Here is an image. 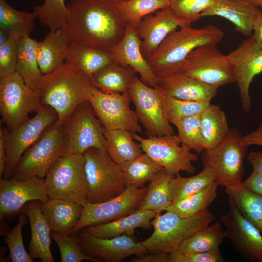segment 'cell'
Returning <instances> with one entry per match:
<instances>
[{"label": "cell", "mask_w": 262, "mask_h": 262, "mask_svg": "<svg viewBox=\"0 0 262 262\" xmlns=\"http://www.w3.org/2000/svg\"><path fill=\"white\" fill-rule=\"evenodd\" d=\"M242 183L248 190L262 196V175L253 171Z\"/></svg>", "instance_id": "cell-50"}, {"label": "cell", "mask_w": 262, "mask_h": 262, "mask_svg": "<svg viewBox=\"0 0 262 262\" xmlns=\"http://www.w3.org/2000/svg\"><path fill=\"white\" fill-rule=\"evenodd\" d=\"M141 40L136 28L127 23L121 41L109 50L112 61L132 67L140 76V80L148 86L157 88L159 78L152 71L141 50Z\"/></svg>", "instance_id": "cell-21"}, {"label": "cell", "mask_w": 262, "mask_h": 262, "mask_svg": "<svg viewBox=\"0 0 262 262\" xmlns=\"http://www.w3.org/2000/svg\"><path fill=\"white\" fill-rule=\"evenodd\" d=\"M27 215L21 213L18 217V223L5 234L4 242L9 251V257L12 262H33V259L24 246L22 229L27 221Z\"/></svg>", "instance_id": "cell-46"}, {"label": "cell", "mask_w": 262, "mask_h": 262, "mask_svg": "<svg viewBox=\"0 0 262 262\" xmlns=\"http://www.w3.org/2000/svg\"><path fill=\"white\" fill-rule=\"evenodd\" d=\"M227 237L220 221L209 225L186 239L178 251L182 253L205 252L219 249Z\"/></svg>", "instance_id": "cell-38"}, {"label": "cell", "mask_w": 262, "mask_h": 262, "mask_svg": "<svg viewBox=\"0 0 262 262\" xmlns=\"http://www.w3.org/2000/svg\"><path fill=\"white\" fill-rule=\"evenodd\" d=\"M17 55V41L10 38L0 45V78L16 72Z\"/></svg>", "instance_id": "cell-48"}, {"label": "cell", "mask_w": 262, "mask_h": 262, "mask_svg": "<svg viewBox=\"0 0 262 262\" xmlns=\"http://www.w3.org/2000/svg\"><path fill=\"white\" fill-rule=\"evenodd\" d=\"M103 134L107 143V151L118 165L131 160L144 152L140 144L128 130L104 128Z\"/></svg>", "instance_id": "cell-32"}, {"label": "cell", "mask_w": 262, "mask_h": 262, "mask_svg": "<svg viewBox=\"0 0 262 262\" xmlns=\"http://www.w3.org/2000/svg\"><path fill=\"white\" fill-rule=\"evenodd\" d=\"M49 198L44 178L33 177L21 180L0 178L1 220L20 212L29 201L45 203Z\"/></svg>", "instance_id": "cell-20"}, {"label": "cell", "mask_w": 262, "mask_h": 262, "mask_svg": "<svg viewBox=\"0 0 262 262\" xmlns=\"http://www.w3.org/2000/svg\"><path fill=\"white\" fill-rule=\"evenodd\" d=\"M40 203L51 232L73 234V228L81 216L83 205L58 198H49L45 203Z\"/></svg>", "instance_id": "cell-26"}, {"label": "cell", "mask_w": 262, "mask_h": 262, "mask_svg": "<svg viewBox=\"0 0 262 262\" xmlns=\"http://www.w3.org/2000/svg\"><path fill=\"white\" fill-rule=\"evenodd\" d=\"M6 162V146L3 127L0 128V177L2 176Z\"/></svg>", "instance_id": "cell-53"}, {"label": "cell", "mask_w": 262, "mask_h": 262, "mask_svg": "<svg viewBox=\"0 0 262 262\" xmlns=\"http://www.w3.org/2000/svg\"><path fill=\"white\" fill-rule=\"evenodd\" d=\"M216 181L213 170L204 166L198 174L190 177H183L180 174L170 181L169 189L172 201L183 199L203 189Z\"/></svg>", "instance_id": "cell-39"}, {"label": "cell", "mask_w": 262, "mask_h": 262, "mask_svg": "<svg viewBox=\"0 0 262 262\" xmlns=\"http://www.w3.org/2000/svg\"><path fill=\"white\" fill-rule=\"evenodd\" d=\"M253 33L257 44L262 49V12L255 22Z\"/></svg>", "instance_id": "cell-55"}, {"label": "cell", "mask_w": 262, "mask_h": 262, "mask_svg": "<svg viewBox=\"0 0 262 262\" xmlns=\"http://www.w3.org/2000/svg\"><path fill=\"white\" fill-rule=\"evenodd\" d=\"M175 72L183 73L217 88L235 82L227 55L222 53L215 44L205 45L194 49L177 66Z\"/></svg>", "instance_id": "cell-9"}, {"label": "cell", "mask_w": 262, "mask_h": 262, "mask_svg": "<svg viewBox=\"0 0 262 262\" xmlns=\"http://www.w3.org/2000/svg\"><path fill=\"white\" fill-rule=\"evenodd\" d=\"M135 112L148 137L174 134L168 121L164 94L136 77L129 92Z\"/></svg>", "instance_id": "cell-11"}, {"label": "cell", "mask_w": 262, "mask_h": 262, "mask_svg": "<svg viewBox=\"0 0 262 262\" xmlns=\"http://www.w3.org/2000/svg\"><path fill=\"white\" fill-rule=\"evenodd\" d=\"M214 220L208 209L189 217L168 211L163 214L157 213L151 221L152 234L142 243L148 252L171 254L178 251L186 239Z\"/></svg>", "instance_id": "cell-4"}, {"label": "cell", "mask_w": 262, "mask_h": 262, "mask_svg": "<svg viewBox=\"0 0 262 262\" xmlns=\"http://www.w3.org/2000/svg\"><path fill=\"white\" fill-rule=\"evenodd\" d=\"M251 4L262 8V0H245Z\"/></svg>", "instance_id": "cell-57"}, {"label": "cell", "mask_w": 262, "mask_h": 262, "mask_svg": "<svg viewBox=\"0 0 262 262\" xmlns=\"http://www.w3.org/2000/svg\"><path fill=\"white\" fill-rule=\"evenodd\" d=\"M117 4L126 24L136 28L145 16L169 8L170 2L169 0H129Z\"/></svg>", "instance_id": "cell-41"}, {"label": "cell", "mask_w": 262, "mask_h": 262, "mask_svg": "<svg viewBox=\"0 0 262 262\" xmlns=\"http://www.w3.org/2000/svg\"><path fill=\"white\" fill-rule=\"evenodd\" d=\"M167 116L173 125L186 117L201 114L211 102L193 101L177 98L164 94Z\"/></svg>", "instance_id": "cell-44"}, {"label": "cell", "mask_w": 262, "mask_h": 262, "mask_svg": "<svg viewBox=\"0 0 262 262\" xmlns=\"http://www.w3.org/2000/svg\"><path fill=\"white\" fill-rule=\"evenodd\" d=\"M157 88L164 94L177 98L204 102H211L218 89L181 72L159 78Z\"/></svg>", "instance_id": "cell-24"}, {"label": "cell", "mask_w": 262, "mask_h": 262, "mask_svg": "<svg viewBox=\"0 0 262 262\" xmlns=\"http://www.w3.org/2000/svg\"><path fill=\"white\" fill-rule=\"evenodd\" d=\"M216 0H169V8L187 26L198 21L201 14Z\"/></svg>", "instance_id": "cell-45"}, {"label": "cell", "mask_w": 262, "mask_h": 262, "mask_svg": "<svg viewBox=\"0 0 262 262\" xmlns=\"http://www.w3.org/2000/svg\"><path fill=\"white\" fill-rule=\"evenodd\" d=\"M246 147L241 132L235 128L229 129L216 146L202 152L201 161L204 166L213 170L219 185L233 186L242 181Z\"/></svg>", "instance_id": "cell-8"}, {"label": "cell", "mask_w": 262, "mask_h": 262, "mask_svg": "<svg viewBox=\"0 0 262 262\" xmlns=\"http://www.w3.org/2000/svg\"><path fill=\"white\" fill-rule=\"evenodd\" d=\"M224 35L223 32L213 25L201 28H180L166 36L147 61L158 77H164L173 73L194 49L205 45H217Z\"/></svg>", "instance_id": "cell-3"}, {"label": "cell", "mask_w": 262, "mask_h": 262, "mask_svg": "<svg viewBox=\"0 0 262 262\" xmlns=\"http://www.w3.org/2000/svg\"><path fill=\"white\" fill-rule=\"evenodd\" d=\"M98 88L92 78L72 64L65 62L44 74L37 91L42 106L53 108L57 122L64 125L75 108L88 100Z\"/></svg>", "instance_id": "cell-2"}, {"label": "cell", "mask_w": 262, "mask_h": 262, "mask_svg": "<svg viewBox=\"0 0 262 262\" xmlns=\"http://www.w3.org/2000/svg\"><path fill=\"white\" fill-rule=\"evenodd\" d=\"M186 26H188L169 8L145 16L136 28L139 37L142 39L141 50L144 58L147 60L170 33Z\"/></svg>", "instance_id": "cell-22"}, {"label": "cell", "mask_w": 262, "mask_h": 262, "mask_svg": "<svg viewBox=\"0 0 262 262\" xmlns=\"http://www.w3.org/2000/svg\"><path fill=\"white\" fill-rule=\"evenodd\" d=\"M38 42L30 36L17 40V55L16 72L32 89L37 92L43 74L38 63Z\"/></svg>", "instance_id": "cell-29"}, {"label": "cell", "mask_w": 262, "mask_h": 262, "mask_svg": "<svg viewBox=\"0 0 262 262\" xmlns=\"http://www.w3.org/2000/svg\"><path fill=\"white\" fill-rule=\"evenodd\" d=\"M175 175L163 168L149 181L146 195L137 210L161 213L171 203L169 184Z\"/></svg>", "instance_id": "cell-33"}, {"label": "cell", "mask_w": 262, "mask_h": 262, "mask_svg": "<svg viewBox=\"0 0 262 262\" xmlns=\"http://www.w3.org/2000/svg\"><path fill=\"white\" fill-rule=\"evenodd\" d=\"M88 101L104 128L142 132L136 113L130 107L131 100L129 93L105 92L98 88Z\"/></svg>", "instance_id": "cell-16"}, {"label": "cell", "mask_w": 262, "mask_h": 262, "mask_svg": "<svg viewBox=\"0 0 262 262\" xmlns=\"http://www.w3.org/2000/svg\"><path fill=\"white\" fill-rule=\"evenodd\" d=\"M49 198L84 205L87 186L82 154L65 153L51 165L44 178Z\"/></svg>", "instance_id": "cell-7"}, {"label": "cell", "mask_w": 262, "mask_h": 262, "mask_svg": "<svg viewBox=\"0 0 262 262\" xmlns=\"http://www.w3.org/2000/svg\"><path fill=\"white\" fill-rule=\"evenodd\" d=\"M68 49V43L63 29L49 31L38 44V63L42 73H50L63 65Z\"/></svg>", "instance_id": "cell-28"}, {"label": "cell", "mask_w": 262, "mask_h": 262, "mask_svg": "<svg viewBox=\"0 0 262 262\" xmlns=\"http://www.w3.org/2000/svg\"><path fill=\"white\" fill-rule=\"evenodd\" d=\"M131 132L143 151L168 172L175 176L180 171L195 172L196 168L192 162L196 161L198 156L183 146L177 135L143 138L137 133Z\"/></svg>", "instance_id": "cell-15"}, {"label": "cell", "mask_w": 262, "mask_h": 262, "mask_svg": "<svg viewBox=\"0 0 262 262\" xmlns=\"http://www.w3.org/2000/svg\"><path fill=\"white\" fill-rule=\"evenodd\" d=\"M65 0H44L40 5L33 6V12L40 23L47 26L50 31L63 29L68 16Z\"/></svg>", "instance_id": "cell-42"}, {"label": "cell", "mask_w": 262, "mask_h": 262, "mask_svg": "<svg viewBox=\"0 0 262 262\" xmlns=\"http://www.w3.org/2000/svg\"><path fill=\"white\" fill-rule=\"evenodd\" d=\"M111 62L108 50L69 45L65 61L77 66L92 78L95 73Z\"/></svg>", "instance_id": "cell-36"}, {"label": "cell", "mask_w": 262, "mask_h": 262, "mask_svg": "<svg viewBox=\"0 0 262 262\" xmlns=\"http://www.w3.org/2000/svg\"><path fill=\"white\" fill-rule=\"evenodd\" d=\"M63 30L72 47L109 50L123 37L127 24L112 0H71Z\"/></svg>", "instance_id": "cell-1"}, {"label": "cell", "mask_w": 262, "mask_h": 262, "mask_svg": "<svg viewBox=\"0 0 262 262\" xmlns=\"http://www.w3.org/2000/svg\"><path fill=\"white\" fill-rule=\"evenodd\" d=\"M219 186L215 181L201 191L183 199L172 201L166 211L173 212L181 217H189L206 210L216 199Z\"/></svg>", "instance_id": "cell-40"}, {"label": "cell", "mask_w": 262, "mask_h": 262, "mask_svg": "<svg viewBox=\"0 0 262 262\" xmlns=\"http://www.w3.org/2000/svg\"><path fill=\"white\" fill-rule=\"evenodd\" d=\"M136 73L129 66L111 62L95 73L92 80L102 91L123 94L129 93Z\"/></svg>", "instance_id": "cell-30"}, {"label": "cell", "mask_w": 262, "mask_h": 262, "mask_svg": "<svg viewBox=\"0 0 262 262\" xmlns=\"http://www.w3.org/2000/svg\"><path fill=\"white\" fill-rule=\"evenodd\" d=\"M262 10L245 0H216L201 17L219 16L231 22L243 35H252L255 22Z\"/></svg>", "instance_id": "cell-23"}, {"label": "cell", "mask_w": 262, "mask_h": 262, "mask_svg": "<svg viewBox=\"0 0 262 262\" xmlns=\"http://www.w3.org/2000/svg\"><path fill=\"white\" fill-rule=\"evenodd\" d=\"M147 188L128 186L121 194L107 201L83 206L81 216L73 228L74 234L86 227L114 221L135 212L143 200Z\"/></svg>", "instance_id": "cell-14"}, {"label": "cell", "mask_w": 262, "mask_h": 262, "mask_svg": "<svg viewBox=\"0 0 262 262\" xmlns=\"http://www.w3.org/2000/svg\"><path fill=\"white\" fill-rule=\"evenodd\" d=\"M169 254L164 253L150 252V254L147 253L136 256L131 259L132 262H168V257Z\"/></svg>", "instance_id": "cell-51"}, {"label": "cell", "mask_w": 262, "mask_h": 262, "mask_svg": "<svg viewBox=\"0 0 262 262\" xmlns=\"http://www.w3.org/2000/svg\"><path fill=\"white\" fill-rule=\"evenodd\" d=\"M181 145L199 154L205 147L200 128V114L183 119L174 125Z\"/></svg>", "instance_id": "cell-43"}, {"label": "cell", "mask_w": 262, "mask_h": 262, "mask_svg": "<svg viewBox=\"0 0 262 262\" xmlns=\"http://www.w3.org/2000/svg\"><path fill=\"white\" fill-rule=\"evenodd\" d=\"M67 146L64 125L57 120L24 152L9 179H44L53 163L66 152Z\"/></svg>", "instance_id": "cell-5"}, {"label": "cell", "mask_w": 262, "mask_h": 262, "mask_svg": "<svg viewBox=\"0 0 262 262\" xmlns=\"http://www.w3.org/2000/svg\"><path fill=\"white\" fill-rule=\"evenodd\" d=\"M36 18L33 12L17 10L6 0H0V29L7 32L17 41L30 36Z\"/></svg>", "instance_id": "cell-35"}, {"label": "cell", "mask_w": 262, "mask_h": 262, "mask_svg": "<svg viewBox=\"0 0 262 262\" xmlns=\"http://www.w3.org/2000/svg\"><path fill=\"white\" fill-rule=\"evenodd\" d=\"M78 231L76 236L83 253L91 257H99L106 262H119L131 255L140 256L148 252L142 242L135 241L127 234L102 238L82 230Z\"/></svg>", "instance_id": "cell-19"}, {"label": "cell", "mask_w": 262, "mask_h": 262, "mask_svg": "<svg viewBox=\"0 0 262 262\" xmlns=\"http://www.w3.org/2000/svg\"><path fill=\"white\" fill-rule=\"evenodd\" d=\"M32 118L16 129L4 128L6 146V162L2 178L9 179L24 152L41 135L45 130L58 119L55 111L43 105Z\"/></svg>", "instance_id": "cell-12"}, {"label": "cell", "mask_w": 262, "mask_h": 262, "mask_svg": "<svg viewBox=\"0 0 262 262\" xmlns=\"http://www.w3.org/2000/svg\"><path fill=\"white\" fill-rule=\"evenodd\" d=\"M119 165L127 185L138 188H142L164 168L145 152Z\"/></svg>", "instance_id": "cell-37"}, {"label": "cell", "mask_w": 262, "mask_h": 262, "mask_svg": "<svg viewBox=\"0 0 262 262\" xmlns=\"http://www.w3.org/2000/svg\"><path fill=\"white\" fill-rule=\"evenodd\" d=\"M243 140L247 147L252 145L262 147V124L256 130L243 136Z\"/></svg>", "instance_id": "cell-52"}, {"label": "cell", "mask_w": 262, "mask_h": 262, "mask_svg": "<svg viewBox=\"0 0 262 262\" xmlns=\"http://www.w3.org/2000/svg\"><path fill=\"white\" fill-rule=\"evenodd\" d=\"M229 210L220 217L226 228L227 237L237 252L250 262H262V235L260 231L245 218L231 200L228 199Z\"/></svg>", "instance_id": "cell-18"}, {"label": "cell", "mask_w": 262, "mask_h": 262, "mask_svg": "<svg viewBox=\"0 0 262 262\" xmlns=\"http://www.w3.org/2000/svg\"><path fill=\"white\" fill-rule=\"evenodd\" d=\"M37 92L30 87L16 72L0 78V113L8 130L27 120L30 113L42 107Z\"/></svg>", "instance_id": "cell-10"}, {"label": "cell", "mask_w": 262, "mask_h": 262, "mask_svg": "<svg viewBox=\"0 0 262 262\" xmlns=\"http://www.w3.org/2000/svg\"><path fill=\"white\" fill-rule=\"evenodd\" d=\"M227 56L238 86L242 109L249 113L252 108L249 87L254 78L262 73V49L252 35Z\"/></svg>", "instance_id": "cell-17"}, {"label": "cell", "mask_w": 262, "mask_h": 262, "mask_svg": "<svg viewBox=\"0 0 262 262\" xmlns=\"http://www.w3.org/2000/svg\"><path fill=\"white\" fill-rule=\"evenodd\" d=\"M82 155L87 186L86 202H104L125 191L128 186L119 165L107 150L91 147Z\"/></svg>", "instance_id": "cell-6"}, {"label": "cell", "mask_w": 262, "mask_h": 262, "mask_svg": "<svg viewBox=\"0 0 262 262\" xmlns=\"http://www.w3.org/2000/svg\"><path fill=\"white\" fill-rule=\"evenodd\" d=\"M200 128L205 149L216 146L229 130L225 112L211 103L200 114Z\"/></svg>", "instance_id": "cell-34"}, {"label": "cell", "mask_w": 262, "mask_h": 262, "mask_svg": "<svg viewBox=\"0 0 262 262\" xmlns=\"http://www.w3.org/2000/svg\"><path fill=\"white\" fill-rule=\"evenodd\" d=\"M68 235L55 232L50 233L51 237L58 246L62 262H81L84 260L99 262L97 258L87 256L81 250L76 235Z\"/></svg>", "instance_id": "cell-47"}, {"label": "cell", "mask_w": 262, "mask_h": 262, "mask_svg": "<svg viewBox=\"0 0 262 262\" xmlns=\"http://www.w3.org/2000/svg\"><path fill=\"white\" fill-rule=\"evenodd\" d=\"M11 35L6 31L0 29V45L6 42L10 38Z\"/></svg>", "instance_id": "cell-56"}, {"label": "cell", "mask_w": 262, "mask_h": 262, "mask_svg": "<svg viewBox=\"0 0 262 262\" xmlns=\"http://www.w3.org/2000/svg\"><path fill=\"white\" fill-rule=\"evenodd\" d=\"M247 159L253 167V171L262 175V152L252 151Z\"/></svg>", "instance_id": "cell-54"}, {"label": "cell", "mask_w": 262, "mask_h": 262, "mask_svg": "<svg viewBox=\"0 0 262 262\" xmlns=\"http://www.w3.org/2000/svg\"><path fill=\"white\" fill-rule=\"evenodd\" d=\"M157 213L149 210H136L120 219L100 225L89 226L83 232L102 238H111L123 234L132 235L137 228L149 229Z\"/></svg>", "instance_id": "cell-27"}, {"label": "cell", "mask_w": 262, "mask_h": 262, "mask_svg": "<svg viewBox=\"0 0 262 262\" xmlns=\"http://www.w3.org/2000/svg\"><path fill=\"white\" fill-rule=\"evenodd\" d=\"M242 181L225 187V193L241 215L262 233V196L246 188Z\"/></svg>", "instance_id": "cell-31"}, {"label": "cell", "mask_w": 262, "mask_h": 262, "mask_svg": "<svg viewBox=\"0 0 262 262\" xmlns=\"http://www.w3.org/2000/svg\"></svg>", "instance_id": "cell-59"}, {"label": "cell", "mask_w": 262, "mask_h": 262, "mask_svg": "<svg viewBox=\"0 0 262 262\" xmlns=\"http://www.w3.org/2000/svg\"><path fill=\"white\" fill-rule=\"evenodd\" d=\"M225 262L219 249L205 252L182 253L177 251L169 254L168 262Z\"/></svg>", "instance_id": "cell-49"}, {"label": "cell", "mask_w": 262, "mask_h": 262, "mask_svg": "<svg viewBox=\"0 0 262 262\" xmlns=\"http://www.w3.org/2000/svg\"><path fill=\"white\" fill-rule=\"evenodd\" d=\"M112 0L117 3H120L122 2H125L129 0Z\"/></svg>", "instance_id": "cell-58"}, {"label": "cell", "mask_w": 262, "mask_h": 262, "mask_svg": "<svg viewBox=\"0 0 262 262\" xmlns=\"http://www.w3.org/2000/svg\"><path fill=\"white\" fill-rule=\"evenodd\" d=\"M20 212L26 214L30 224L31 239L29 254L33 259H39L42 262H54L50 250V230L37 200L27 202Z\"/></svg>", "instance_id": "cell-25"}, {"label": "cell", "mask_w": 262, "mask_h": 262, "mask_svg": "<svg viewBox=\"0 0 262 262\" xmlns=\"http://www.w3.org/2000/svg\"><path fill=\"white\" fill-rule=\"evenodd\" d=\"M64 127L67 142L66 153L82 154L91 147L107 150L104 128L89 101L75 108Z\"/></svg>", "instance_id": "cell-13"}]
</instances>
